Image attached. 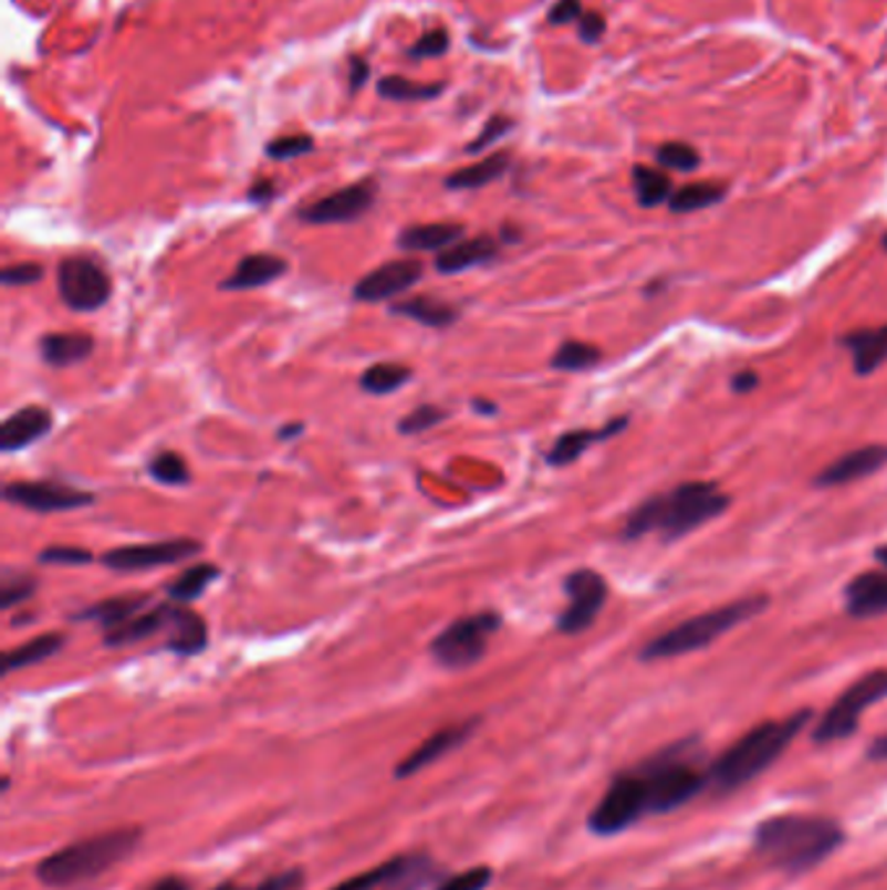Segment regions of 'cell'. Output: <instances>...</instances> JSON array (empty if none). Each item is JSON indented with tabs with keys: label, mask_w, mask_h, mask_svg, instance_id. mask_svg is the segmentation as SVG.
I'll use <instances>...</instances> for the list:
<instances>
[{
	"label": "cell",
	"mask_w": 887,
	"mask_h": 890,
	"mask_svg": "<svg viewBox=\"0 0 887 890\" xmlns=\"http://www.w3.org/2000/svg\"><path fill=\"white\" fill-rule=\"evenodd\" d=\"M492 882L490 867H471V870L450 875L442 882L435 886V890H487Z\"/></svg>",
	"instance_id": "obj_46"
},
{
	"label": "cell",
	"mask_w": 887,
	"mask_h": 890,
	"mask_svg": "<svg viewBox=\"0 0 887 890\" xmlns=\"http://www.w3.org/2000/svg\"><path fill=\"white\" fill-rule=\"evenodd\" d=\"M425 274V266L419 259H396L369 271L354 284L352 297L357 303H386L390 297L409 292L417 286L419 279Z\"/></svg>",
	"instance_id": "obj_15"
},
{
	"label": "cell",
	"mask_w": 887,
	"mask_h": 890,
	"mask_svg": "<svg viewBox=\"0 0 887 890\" xmlns=\"http://www.w3.org/2000/svg\"><path fill=\"white\" fill-rule=\"evenodd\" d=\"M144 834L138 828H117L109 834L81 838L63 846L36 865V878L48 888L69 890L102 878L125 859L133 857Z\"/></svg>",
	"instance_id": "obj_4"
},
{
	"label": "cell",
	"mask_w": 887,
	"mask_h": 890,
	"mask_svg": "<svg viewBox=\"0 0 887 890\" xmlns=\"http://www.w3.org/2000/svg\"><path fill=\"white\" fill-rule=\"evenodd\" d=\"M510 151H494L490 157L479 159L477 165H469V167H461L456 169V172H450L446 178V188L448 190H477V188H484L490 186V182L500 180L502 175L510 169Z\"/></svg>",
	"instance_id": "obj_30"
},
{
	"label": "cell",
	"mask_w": 887,
	"mask_h": 890,
	"mask_svg": "<svg viewBox=\"0 0 887 890\" xmlns=\"http://www.w3.org/2000/svg\"><path fill=\"white\" fill-rule=\"evenodd\" d=\"M273 196H276V182H273V180H265V178H263V180H255L253 186H250V190H248V198H250V201H253V203H261V206H263V203H269Z\"/></svg>",
	"instance_id": "obj_53"
},
{
	"label": "cell",
	"mask_w": 887,
	"mask_h": 890,
	"mask_svg": "<svg viewBox=\"0 0 887 890\" xmlns=\"http://www.w3.org/2000/svg\"><path fill=\"white\" fill-rule=\"evenodd\" d=\"M765 594H752V597L734 599L729 605L713 607L703 615H695L690 620L675 625L661 636L650 638V641L643 646L640 659L643 661H661V659H675L685 657V653L708 649L713 641H719L721 636H727L731 628L737 625L750 622L752 617L763 615L768 607Z\"/></svg>",
	"instance_id": "obj_5"
},
{
	"label": "cell",
	"mask_w": 887,
	"mask_h": 890,
	"mask_svg": "<svg viewBox=\"0 0 887 890\" xmlns=\"http://www.w3.org/2000/svg\"><path fill=\"white\" fill-rule=\"evenodd\" d=\"M94 555L86 547H71V544H53L40 553V563L44 565H88Z\"/></svg>",
	"instance_id": "obj_47"
},
{
	"label": "cell",
	"mask_w": 887,
	"mask_h": 890,
	"mask_svg": "<svg viewBox=\"0 0 887 890\" xmlns=\"http://www.w3.org/2000/svg\"><path fill=\"white\" fill-rule=\"evenodd\" d=\"M448 419V409L438 407V404H422V407L411 409L409 415L398 419V432L401 436H422V432L438 428Z\"/></svg>",
	"instance_id": "obj_41"
},
{
	"label": "cell",
	"mask_w": 887,
	"mask_h": 890,
	"mask_svg": "<svg viewBox=\"0 0 887 890\" xmlns=\"http://www.w3.org/2000/svg\"><path fill=\"white\" fill-rule=\"evenodd\" d=\"M502 628V617L494 609L458 617L432 638L430 653L446 669H469L487 653L490 638Z\"/></svg>",
	"instance_id": "obj_8"
},
{
	"label": "cell",
	"mask_w": 887,
	"mask_h": 890,
	"mask_svg": "<svg viewBox=\"0 0 887 890\" xmlns=\"http://www.w3.org/2000/svg\"><path fill=\"white\" fill-rule=\"evenodd\" d=\"M42 266H36V263H13V266H6L3 279L6 286H29V284H36L42 279Z\"/></svg>",
	"instance_id": "obj_49"
},
{
	"label": "cell",
	"mask_w": 887,
	"mask_h": 890,
	"mask_svg": "<svg viewBox=\"0 0 887 890\" xmlns=\"http://www.w3.org/2000/svg\"><path fill=\"white\" fill-rule=\"evenodd\" d=\"M606 32V21L598 11H586L578 21V36L583 42H598Z\"/></svg>",
	"instance_id": "obj_51"
},
{
	"label": "cell",
	"mask_w": 887,
	"mask_h": 890,
	"mask_svg": "<svg viewBox=\"0 0 887 890\" xmlns=\"http://www.w3.org/2000/svg\"><path fill=\"white\" fill-rule=\"evenodd\" d=\"M646 813V782H643L638 768H630L619 774L609 784V789L604 792V797L596 802V807L588 815V830L596 836H617L635 826Z\"/></svg>",
	"instance_id": "obj_9"
},
{
	"label": "cell",
	"mask_w": 887,
	"mask_h": 890,
	"mask_svg": "<svg viewBox=\"0 0 887 890\" xmlns=\"http://www.w3.org/2000/svg\"><path fill=\"white\" fill-rule=\"evenodd\" d=\"M513 128H515L513 117H508V115H492L490 121L484 123L482 134H479V136L474 138V142L466 146V154H479V151H484L487 146L498 144L500 138H505Z\"/></svg>",
	"instance_id": "obj_45"
},
{
	"label": "cell",
	"mask_w": 887,
	"mask_h": 890,
	"mask_svg": "<svg viewBox=\"0 0 887 890\" xmlns=\"http://www.w3.org/2000/svg\"><path fill=\"white\" fill-rule=\"evenodd\" d=\"M411 367L401 363H375L359 375V388L373 396H388L409 384Z\"/></svg>",
	"instance_id": "obj_35"
},
{
	"label": "cell",
	"mask_w": 887,
	"mask_h": 890,
	"mask_svg": "<svg viewBox=\"0 0 887 890\" xmlns=\"http://www.w3.org/2000/svg\"><path fill=\"white\" fill-rule=\"evenodd\" d=\"M149 890H188V882H185L182 878H177V875H167V878L154 882Z\"/></svg>",
	"instance_id": "obj_55"
},
{
	"label": "cell",
	"mask_w": 887,
	"mask_h": 890,
	"mask_svg": "<svg viewBox=\"0 0 887 890\" xmlns=\"http://www.w3.org/2000/svg\"><path fill=\"white\" fill-rule=\"evenodd\" d=\"M302 432H305V425L290 422V425H284L282 430H279V440H294L298 436H302Z\"/></svg>",
	"instance_id": "obj_57"
},
{
	"label": "cell",
	"mask_w": 887,
	"mask_h": 890,
	"mask_svg": "<svg viewBox=\"0 0 887 890\" xmlns=\"http://www.w3.org/2000/svg\"><path fill=\"white\" fill-rule=\"evenodd\" d=\"M633 188L635 198L643 209H654V206H661L664 201H669L671 193V180L669 175H664L661 169L656 167H633Z\"/></svg>",
	"instance_id": "obj_36"
},
{
	"label": "cell",
	"mask_w": 887,
	"mask_h": 890,
	"mask_svg": "<svg viewBox=\"0 0 887 890\" xmlns=\"http://www.w3.org/2000/svg\"><path fill=\"white\" fill-rule=\"evenodd\" d=\"M598 359H602V349L594 347V344L567 338V342H563L557 349H554L550 365L554 367V370H563V373H583V370H591V367H596Z\"/></svg>",
	"instance_id": "obj_38"
},
{
	"label": "cell",
	"mask_w": 887,
	"mask_h": 890,
	"mask_svg": "<svg viewBox=\"0 0 887 890\" xmlns=\"http://www.w3.org/2000/svg\"><path fill=\"white\" fill-rule=\"evenodd\" d=\"M583 13L586 11H583L581 0H557L550 11V24L552 27L573 24V21H581Z\"/></svg>",
	"instance_id": "obj_50"
},
{
	"label": "cell",
	"mask_w": 887,
	"mask_h": 890,
	"mask_svg": "<svg viewBox=\"0 0 887 890\" xmlns=\"http://www.w3.org/2000/svg\"><path fill=\"white\" fill-rule=\"evenodd\" d=\"M685 753V745H675L667 753L654 755L648 763L638 766V774L646 782L648 813H675L703 792L708 774L695 768Z\"/></svg>",
	"instance_id": "obj_6"
},
{
	"label": "cell",
	"mask_w": 887,
	"mask_h": 890,
	"mask_svg": "<svg viewBox=\"0 0 887 890\" xmlns=\"http://www.w3.org/2000/svg\"><path fill=\"white\" fill-rule=\"evenodd\" d=\"M563 588L567 607L557 617V630L565 632V636H578V632L588 630L596 622L598 612L609 599V586H606L602 573L578 568L565 578Z\"/></svg>",
	"instance_id": "obj_11"
},
{
	"label": "cell",
	"mask_w": 887,
	"mask_h": 890,
	"mask_svg": "<svg viewBox=\"0 0 887 890\" xmlns=\"http://www.w3.org/2000/svg\"><path fill=\"white\" fill-rule=\"evenodd\" d=\"M471 407H474L477 415H487V417H494V415H498V404H494V401H487V399H474V401H471Z\"/></svg>",
	"instance_id": "obj_58"
},
{
	"label": "cell",
	"mask_w": 887,
	"mask_h": 890,
	"mask_svg": "<svg viewBox=\"0 0 887 890\" xmlns=\"http://www.w3.org/2000/svg\"><path fill=\"white\" fill-rule=\"evenodd\" d=\"M466 227L456 222H432V224H411L398 234V248L406 253H442L458 240H463Z\"/></svg>",
	"instance_id": "obj_26"
},
{
	"label": "cell",
	"mask_w": 887,
	"mask_h": 890,
	"mask_svg": "<svg viewBox=\"0 0 887 890\" xmlns=\"http://www.w3.org/2000/svg\"><path fill=\"white\" fill-rule=\"evenodd\" d=\"M167 617H169V605H161V607H154L149 612L136 615L133 620L123 622L121 628L115 630H107L105 632V646L109 649H117V646H131L136 641H144V638H152L157 636L167 628Z\"/></svg>",
	"instance_id": "obj_31"
},
{
	"label": "cell",
	"mask_w": 887,
	"mask_h": 890,
	"mask_svg": "<svg viewBox=\"0 0 887 890\" xmlns=\"http://www.w3.org/2000/svg\"><path fill=\"white\" fill-rule=\"evenodd\" d=\"M727 507L729 495L716 482H682L635 505L625 519L623 540L633 542L656 534L664 542H677L723 516Z\"/></svg>",
	"instance_id": "obj_1"
},
{
	"label": "cell",
	"mask_w": 887,
	"mask_h": 890,
	"mask_svg": "<svg viewBox=\"0 0 887 890\" xmlns=\"http://www.w3.org/2000/svg\"><path fill=\"white\" fill-rule=\"evenodd\" d=\"M94 355V338L79 331H61V334H44L40 338V357L50 367H71L86 363Z\"/></svg>",
	"instance_id": "obj_27"
},
{
	"label": "cell",
	"mask_w": 887,
	"mask_h": 890,
	"mask_svg": "<svg viewBox=\"0 0 887 890\" xmlns=\"http://www.w3.org/2000/svg\"><path fill=\"white\" fill-rule=\"evenodd\" d=\"M841 344L852 352L856 375H872L887 363V323L872 328H856L841 338Z\"/></svg>",
	"instance_id": "obj_25"
},
{
	"label": "cell",
	"mask_w": 887,
	"mask_h": 890,
	"mask_svg": "<svg viewBox=\"0 0 887 890\" xmlns=\"http://www.w3.org/2000/svg\"><path fill=\"white\" fill-rule=\"evenodd\" d=\"M302 880H305V875L294 867V870H284L273 875V878H265L263 882H258L255 888H240L238 882H221V886L213 890H298L302 886Z\"/></svg>",
	"instance_id": "obj_48"
},
{
	"label": "cell",
	"mask_w": 887,
	"mask_h": 890,
	"mask_svg": "<svg viewBox=\"0 0 887 890\" xmlns=\"http://www.w3.org/2000/svg\"><path fill=\"white\" fill-rule=\"evenodd\" d=\"M810 719L812 711L804 709L791 713L786 719H775V722L752 726L734 745L716 757L713 766L708 768V784L719 794L742 789L744 784L758 778L786 753L791 742L800 737L804 726L810 724Z\"/></svg>",
	"instance_id": "obj_3"
},
{
	"label": "cell",
	"mask_w": 887,
	"mask_h": 890,
	"mask_svg": "<svg viewBox=\"0 0 887 890\" xmlns=\"http://www.w3.org/2000/svg\"><path fill=\"white\" fill-rule=\"evenodd\" d=\"M450 48V34L448 29H430V32H425L419 36L414 45L406 50V57H411V61H425V57H442L448 53Z\"/></svg>",
	"instance_id": "obj_44"
},
{
	"label": "cell",
	"mask_w": 887,
	"mask_h": 890,
	"mask_svg": "<svg viewBox=\"0 0 887 890\" xmlns=\"http://www.w3.org/2000/svg\"><path fill=\"white\" fill-rule=\"evenodd\" d=\"M58 294L71 311L94 313L113 297V279L100 261L71 255L58 266Z\"/></svg>",
	"instance_id": "obj_10"
},
{
	"label": "cell",
	"mask_w": 887,
	"mask_h": 890,
	"mask_svg": "<svg viewBox=\"0 0 887 890\" xmlns=\"http://www.w3.org/2000/svg\"><path fill=\"white\" fill-rule=\"evenodd\" d=\"M498 255H500V242L490 238V234H479V238L458 240L456 245H450L448 250L438 253V259H435V269L446 276L461 274V271L492 263Z\"/></svg>",
	"instance_id": "obj_23"
},
{
	"label": "cell",
	"mask_w": 887,
	"mask_h": 890,
	"mask_svg": "<svg viewBox=\"0 0 887 890\" xmlns=\"http://www.w3.org/2000/svg\"><path fill=\"white\" fill-rule=\"evenodd\" d=\"M887 698V669H872V672L862 674L854 685H848L844 693L835 698L831 709L823 713L815 730H812V740L817 745H833L841 742L859 730L862 716L872 705L885 701Z\"/></svg>",
	"instance_id": "obj_7"
},
{
	"label": "cell",
	"mask_w": 887,
	"mask_h": 890,
	"mask_svg": "<svg viewBox=\"0 0 887 890\" xmlns=\"http://www.w3.org/2000/svg\"><path fill=\"white\" fill-rule=\"evenodd\" d=\"M313 149H315L313 136L294 134V136L273 138V142L265 144V157H271V159H276V161H286V159L305 157V154H310Z\"/></svg>",
	"instance_id": "obj_43"
},
{
	"label": "cell",
	"mask_w": 887,
	"mask_h": 890,
	"mask_svg": "<svg viewBox=\"0 0 887 890\" xmlns=\"http://www.w3.org/2000/svg\"><path fill=\"white\" fill-rule=\"evenodd\" d=\"M204 549L201 542L177 536V540L146 542V544H125L102 555V565L115 573H142L154 570L161 565H175L188 561Z\"/></svg>",
	"instance_id": "obj_12"
},
{
	"label": "cell",
	"mask_w": 887,
	"mask_h": 890,
	"mask_svg": "<svg viewBox=\"0 0 887 890\" xmlns=\"http://www.w3.org/2000/svg\"><path fill=\"white\" fill-rule=\"evenodd\" d=\"M217 578H219V565H213V563L190 565V568L182 570L180 576H177L173 584L165 588V591H167V597L175 601V605H190V601L201 599L206 588H209Z\"/></svg>",
	"instance_id": "obj_33"
},
{
	"label": "cell",
	"mask_w": 887,
	"mask_h": 890,
	"mask_svg": "<svg viewBox=\"0 0 887 890\" xmlns=\"http://www.w3.org/2000/svg\"><path fill=\"white\" fill-rule=\"evenodd\" d=\"M883 245H885V250H887V234L883 238Z\"/></svg>",
	"instance_id": "obj_61"
},
{
	"label": "cell",
	"mask_w": 887,
	"mask_h": 890,
	"mask_svg": "<svg viewBox=\"0 0 887 890\" xmlns=\"http://www.w3.org/2000/svg\"><path fill=\"white\" fill-rule=\"evenodd\" d=\"M378 198V182L359 180L352 186L338 188L334 193L317 198V201L302 206L298 217L307 224H346L357 222L375 206Z\"/></svg>",
	"instance_id": "obj_13"
},
{
	"label": "cell",
	"mask_w": 887,
	"mask_h": 890,
	"mask_svg": "<svg viewBox=\"0 0 887 890\" xmlns=\"http://www.w3.org/2000/svg\"><path fill=\"white\" fill-rule=\"evenodd\" d=\"M50 430H53V411L32 404V407L13 411L9 419H3V425H0V448L6 453L21 451V448H29L48 436Z\"/></svg>",
	"instance_id": "obj_19"
},
{
	"label": "cell",
	"mask_w": 887,
	"mask_h": 890,
	"mask_svg": "<svg viewBox=\"0 0 887 890\" xmlns=\"http://www.w3.org/2000/svg\"><path fill=\"white\" fill-rule=\"evenodd\" d=\"M755 851L783 872H810L844 844V828L823 815L786 813L768 818L752 836Z\"/></svg>",
	"instance_id": "obj_2"
},
{
	"label": "cell",
	"mask_w": 887,
	"mask_h": 890,
	"mask_svg": "<svg viewBox=\"0 0 887 890\" xmlns=\"http://www.w3.org/2000/svg\"><path fill=\"white\" fill-rule=\"evenodd\" d=\"M883 469H887V446H862L827 463L815 477V484L817 488H844V484L864 480V477L883 472Z\"/></svg>",
	"instance_id": "obj_18"
},
{
	"label": "cell",
	"mask_w": 887,
	"mask_h": 890,
	"mask_svg": "<svg viewBox=\"0 0 887 890\" xmlns=\"http://www.w3.org/2000/svg\"><path fill=\"white\" fill-rule=\"evenodd\" d=\"M656 161L667 169H677V172H692L700 165V154L682 142H669L656 149Z\"/></svg>",
	"instance_id": "obj_42"
},
{
	"label": "cell",
	"mask_w": 887,
	"mask_h": 890,
	"mask_svg": "<svg viewBox=\"0 0 887 890\" xmlns=\"http://www.w3.org/2000/svg\"><path fill=\"white\" fill-rule=\"evenodd\" d=\"M502 240H505V242H519V240H521V232L513 230V227H510V224H505V227H502Z\"/></svg>",
	"instance_id": "obj_59"
},
{
	"label": "cell",
	"mask_w": 887,
	"mask_h": 890,
	"mask_svg": "<svg viewBox=\"0 0 887 890\" xmlns=\"http://www.w3.org/2000/svg\"><path fill=\"white\" fill-rule=\"evenodd\" d=\"M167 649L177 657H196L209 646V628L206 620L188 605H169L167 617Z\"/></svg>",
	"instance_id": "obj_20"
},
{
	"label": "cell",
	"mask_w": 887,
	"mask_h": 890,
	"mask_svg": "<svg viewBox=\"0 0 887 890\" xmlns=\"http://www.w3.org/2000/svg\"><path fill=\"white\" fill-rule=\"evenodd\" d=\"M369 78V65L365 63V57H352L349 61V86L352 92H359L362 86L367 84Z\"/></svg>",
	"instance_id": "obj_52"
},
{
	"label": "cell",
	"mask_w": 887,
	"mask_h": 890,
	"mask_svg": "<svg viewBox=\"0 0 887 890\" xmlns=\"http://www.w3.org/2000/svg\"><path fill=\"white\" fill-rule=\"evenodd\" d=\"M390 313L401 315V318H409L414 323H422L427 328H450L453 323L461 318V311L456 305L446 303V300H435L427 297V294H419V297H406L401 303L390 305Z\"/></svg>",
	"instance_id": "obj_29"
},
{
	"label": "cell",
	"mask_w": 887,
	"mask_h": 890,
	"mask_svg": "<svg viewBox=\"0 0 887 890\" xmlns=\"http://www.w3.org/2000/svg\"><path fill=\"white\" fill-rule=\"evenodd\" d=\"M875 561L883 565V568H887V544H883V547L875 549Z\"/></svg>",
	"instance_id": "obj_60"
},
{
	"label": "cell",
	"mask_w": 887,
	"mask_h": 890,
	"mask_svg": "<svg viewBox=\"0 0 887 890\" xmlns=\"http://www.w3.org/2000/svg\"><path fill=\"white\" fill-rule=\"evenodd\" d=\"M723 196H727V188L721 182H687L671 193L669 209L675 214H692V211H703L708 206L719 203Z\"/></svg>",
	"instance_id": "obj_34"
},
{
	"label": "cell",
	"mask_w": 887,
	"mask_h": 890,
	"mask_svg": "<svg viewBox=\"0 0 887 890\" xmlns=\"http://www.w3.org/2000/svg\"><path fill=\"white\" fill-rule=\"evenodd\" d=\"M63 646H65V636H61V632H42V636H36V638H32V641L21 643V646H17V649H11L9 653H6L3 672L11 674V672H17V669L40 664V661L55 657Z\"/></svg>",
	"instance_id": "obj_32"
},
{
	"label": "cell",
	"mask_w": 887,
	"mask_h": 890,
	"mask_svg": "<svg viewBox=\"0 0 887 890\" xmlns=\"http://www.w3.org/2000/svg\"><path fill=\"white\" fill-rule=\"evenodd\" d=\"M867 755H869V761H887V734H883V737H877L875 742H872Z\"/></svg>",
	"instance_id": "obj_56"
},
{
	"label": "cell",
	"mask_w": 887,
	"mask_h": 890,
	"mask_svg": "<svg viewBox=\"0 0 887 890\" xmlns=\"http://www.w3.org/2000/svg\"><path fill=\"white\" fill-rule=\"evenodd\" d=\"M846 609L852 617L887 615V568L864 570L848 580Z\"/></svg>",
	"instance_id": "obj_24"
},
{
	"label": "cell",
	"mask_w": 887,
	"mask_h": 890,
	"mask_svg": "<svg viewBox=\"0 0 887 890\" xmlns=\"http://www.w3.org/2000/svg\"><path fill=\"white\" fill-rule=\"evenodd\" d=\"M36 594V578L29 573H19L6 568L3 578H0V609H9L24 605Z\"/></svg>",
	"instance_id": "obj_40"
},
{
	"label": "cell",
	"mask_w": 887,
	"mask_h": 890,
	"mask_svg": "<svg viewBox=\"0 0 887 890\" xmlns=\"http://www.w3.org/2000/svg\"><path fill=\"white\" fill-rule=\"evenodd\" d=\"M3 500L34 513H63L92 505L94 495L58 482H11L6 484Z\"/></svg>",
	"instance_id": "obj_14"
},
{
	"label": "cell",
	"mask_w": 887,
	"mask_h": 890,
	"mask_svg": "<svg viewBox=\"0 0 887 890\" xmlns=\"http://www.w3.org/2000/svg\"><path fill=\"white\" fill-rule=\"evenodd\" d=\"M149 601H152L149 594H125V597H113L97 601V605L92 607H84L79 615H73V620H94L107 632L121 628L123 622L133 620L136 615H142L144 609L149 607Z\"/></svg>",
	"instance_id": "obj_28"
},
{
	"label": "cell",
	"mask_w": 887,
	"mask_h": 890,
	"mask_svg": "<svg viewBox=\"0 0 887 890\" xmlns=\"http://www.w3.org/2000/svg\"><path fill=\"white\" fill-rule=\"evenodd\" d=\"M446 92V84H417V81L404 76H383L378 81V94L383 100L394 102H430L438 100Z\"/></svg>",
	"instance_id": "obj_37"
},
{
	"label": "cell",
	"mask_w": 887,
	"mask_h": 890,
	"mask_svg": "<svg viewBox=\"0 0 887 890\" xmlns=\"http://www.w3.org/2000/svg\"><path fill=\"white\" fill-rule=\"evenodd\" d=\"M438 865L427 855H401L373 867V882L367 890H422L430 886Z\"/></svg>",
	"instance_id": "obj_17"
},
{
	"label": "cell",
	"mask_w": 887,
	"mask_h": 890,
	"mask_svg": "<svg viewBox=\"0 0 887 890\" xmlns=\"http://www.w3.org/2000/svg\"><path fill=\"white\" fill-rule=\"evenodd\" d=\"M625 428H627V417H617V419H612V422H606L604 428H598V430H594V428L567 430L557 440H554L544 459H546V463H550V467H567V463L578 461L591 446L619 436V432H623Z\"/></svg>",
	"instance_id": "obj_21"
},
{
	"label": "cell",
	"mask_w": 887,
	"mask_h": 890,
	"mask_svg": "<svg viewBox=\"0 0 887 890\" xmlns=\"http://www.w3.org/2000/svg\"><path fill=\"white\" fill-rule=\"evenodd\" d=\"M758 386H760V375L755 370H742L731 378V388H734L737 394H750V391H755Z\"/></svg>",
	"instance_id": "obj_54"
},
{
	"label": "cell",
	"mask_w": 887,
	"mask_h": 890,
	"mask_svg": "<svg viewBox=\"0 0 887 890\" xmlns=\"http://www.w3.org/2000/svg\"><path fill=\"white\" fill-rule=\"evenodd\" d=\"M477 726H479V719L474 716V719H466V722L442 726V730L432 732L430 737L422 742V745L414 747L411 753L406 755L401 763H398V766L394 768V776L396 778L417 776L419 771H425L427 766H432V763H438L440 757H446L448 753H453V750L461 747L463 742L477 732Z\"/></svg>",
	"instance_id": "obj_16"
},
{
	"label": "cell",
	"mask_w": 887,
	"mask_h": 890,
	"mask_svg": "<svg viewBox=\"0 0 887 890\" xmlns=\"http://www.w3.org/2000/svg\"><path fill=\"white\" fill-rule=\"evenodd\" d=\"M146 472L152 474L154 482L165 484V488H182V484L190 482L188 463L175 451L154 453L149 463H146Z\"/></svg>",
	"instance_id": "obj_39"
},
{
	"label": "cell",
	"mask_w": 887,
	"mask_h": 890,
	"mask_svg": "<svg viewBox=\"0 0 887 890\" xmlns=\"http://www.w3.org/2000/svg\"><path fill=\"white\" fill-rule=\"evenodd\" d=\"M286 271H290V263H286L282 255L250 253L246 259H240L232 274L221 282V290L225 292L261 290V286L276 282L279 276H284Z\"/></svg>",
	"instance_id": "obj_22"
}]
</instances>
